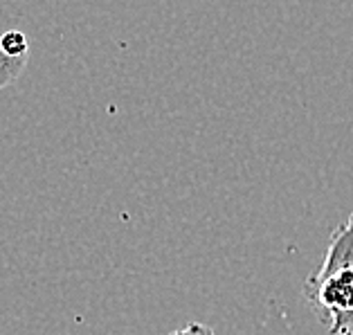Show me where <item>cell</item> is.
<instances>
[{"instance_id": "obj_2", "label": "cell", "mask_w": 353, "mask_h": 335, "mask_svg": "<svg viewBox=\"0 0 353 335\" xmlns=\"http://www.w3.org/2000/svg\"><path fill=\"white\" fill-rule=\"evenodd\" d=\"M25 65H28V57H7L0 52V88H7L19 79Z\"/></svg>"}, {"instance_id": "obj_4", "label": "cell", "mask_w": 353, "mask_h": 335, "mask_svg": "<svg viewBox=\"0 0 353 335\" xmlns=\"http://www.w3.org/2000/svg\"><path fill=\"white\" fill-rule=\"evenodd\" d=\"M187 333H189V335H214V331L210 329V326H205V324H201V322L187 324Z\"/></svg>"}, {"instance_id": "obj_1", "label": "cell", "mask_w": 353, "mask_h": 335, "mask_svg": "<svg viewBox=\"0 0 353 335\" xmlns=\"http://www.w3.org/2000/svg\"><path fill=\"white\" fill-rule=\"evenodd\" d=\"M304 297L331 335L353 326V214L331 234L322 265L306 279Z\"/></svg>"}, {"instance_id": "obj_5", "label": "cell", "mask_w": 353, "mask_h": 335, "mask_svg": "<svg viewBox=\"0 0 353 335\" xmlns=\"http://www.w3.org/2000/svg\"><path fill=\"white\" fill-rule=\"evenodd\" d=\"M169 335H189V333H187V326H185V329H180V331H174V333H169Z\"/></svg>"}, {"instance_id": "obj_3", "label": "cell", "mask_w": 353, "mask_h": 335, "mask_svg": "<svg viewBox=\"0 0 353 335\" xmlns=\"http://www.w3.org/2000/svg\"><path fill=\"white\" fill-rule=\"evenodd\" d=\"M28 37L19 30H10L0 37V52L7 57H28Z\"/></svg>"}]
</instances>
